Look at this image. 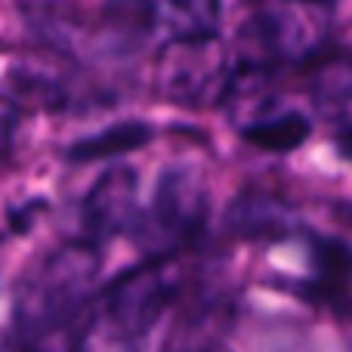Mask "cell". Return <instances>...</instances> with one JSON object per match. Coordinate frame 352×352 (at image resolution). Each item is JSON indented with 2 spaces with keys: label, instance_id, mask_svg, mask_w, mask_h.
Wrapping results in <instances>:
<instances>
[{
  "label": "cell",
  "instance_id": "6da1fadb",
  "mask_svg": "<svg viewBox=\"0 0 352 352\" xmlns=\"http://www.w3.org/2000/svg\"><path fill=\"white\" fill-rule=\"evenodd\" d=\"M99 275V248L93 241H68L22 275L12 303V322L3 340L25 352H72L78 340L80 309Z\"/></svg>",
  "mask_w": 352,
  "mask_h": 352
},
{
  "label": "cell",
  "instance_id": "7a4b0ae2",
  "mask_svg": "<svg viewBox=\"0 0 352 352\" xmlns=\"http://www.w3.org/2000/svg\"><path fill=\"white\" fill-rule=\"evenodd\" d=\"M235 62L213 31L179 34L155 56V93L188 109H210L232 96Z\"/></svg>",
  "mask_w": 352,
  "mask_h": 352
},
{
  "label": "cell",
  "instance_id": "3957f363",
  "mask_svg": "<svg viewBox=\"0 0 352 352\" xmlns=\"http://www.w3.org/2000/svg\"><path fill=\"white\" fill-rule=\"evenodd\" d=\"M207 226V186L195 167H167L155 186L152 204L133 226L148 256H173L198 241Z\"/></svg>",
  "mask_w": 352,
  "mask_h": 352
},
{
  "label": "cell",
  "instance_id": "277c9868",
  "mask_svg": "<svg viewBox=\"0 0 352 352\" xmlns=\"http://www.w3.org/2000/svg\"><path fill=\"white\" fill-rule=\"evenodd\" d=\"M176 287L179 278L170 256H148L146 263L127 269L105 287L93 318H99L127 340H140L173 303Z\"/></svg>",
  "mask_w": 352,
  "mask_h": 352
},
{
  "label": "cell",
  "instance_id": "5b68a950",
  "mask_svg": "<svg viewBox=\"0 0 352 352\" xmlns=\"http://www.w3.org/2000/svg\"><path fill=\"white\" fill-rule=\"evenodd\" d=\"M136 188H140V176L133 167H111L93 182V188L84 198V207H80V219H84V229L90 232L93 244L102 238L133 232L136 219H140Z\"/></svg>",
  "mask_w": 352,
  "mask_h": 352
},
{
  "label": "cell",
  "instance_id": "8992f818",
  "mask_svg": "<svg viewBox=\"0 0 352 352\" xmlns=\"http://www.w3.org/2000/svg\"><path fill=\"white\" fill-rule=\"evenodd\" d=\"M0 96L6 102L34 105V109H62L72 99L68 78L53 62L41 56H6L0 72Z\"/></svg>",
  "mask_w": 352,
  "mask_h": 352
},
{
  "label": "cell",
  "instance_id": "52a82bcc",
  "mask_svg": "<svg viewBox=\"0 0 352 352\" xmlns=\"http://www.w3.org/2000/svg\"><path fill=\"white\" fill-rule=\"evenodd\" d=\"M349 248L340 238H312V278L303 285V297L346 312L349 303Z\"/></svg>",
  "mask_w": 352,
  "mask_h": 352
},
{
  "label": "cell",
  "instance_id": "ba28073f",
  "mask_svg": "<svg viewBox=\"0 0 352 352\" xmlns=\"http://www.w3.org/2000/svg\"><path fill=\"white\" fill-rule=\"evenodd\" d=\"M155 16H158L155 0H105L102 47L115 53L140 50L155 31Z\"/></svg>",
  "mask_w": 352,
  "mask_h": 352
},
{
  "label": "cell",
  "instance_id": "9c48e42d",
  "mask_svg": "<svg viewBox=\"0 0 352 352\" xmlns=\"http://www.w3.org/2000/svg\"><path fill=\"white\" fill-rule=\"evenodd\" d=\"M241 136L250 146L263 152H294L312 136L309 115L297 109H278V111H254L248 121H241Z\"/></svg>",
  "mask_w": 352,
  "mask_h": 352
},
{
  "label": "cell",
  "instance_id": "30bf717a",
  "mask_svg": "<svg viewBox=\"0 0 352 352\" xmlns=\"http://www.w3.org/2000/svg\"><path fill=\"white\" fill-rule=\"evenodd\" d=\"M226 229L244 238H263V235H287L291 229V213L281 201L269 198V195L250 192L232 204L226 213Z\"/></svg>",
  "mask_w": 352,
  "mask_h": 352
},
{
  "label": "cell",
  "instance_id": "8fae6325",
  "mask_svg": "<svg viewBox=\"0 0 352 352\" xmlns=\"http://www.w3.org/2000/svg\"><path fill=\"white\" fill-rule=\"evenodd\" d=\"M155 136V130L142 121H121L111 127L99 130V133L78 140L74 146H68L65 158L74 164H87V161H102V158H115V155H127L136 148L148 146Z\"/></svg>",
  "mask_w": 352,
  "mask_h": 352
},
{
  "label": "cell",
  "instance_id": "7c38bea8",
  "mask_svg": "<svg viewBox=\"0 0 352 352\" xmlns=\"http://www.w3.org/2000/svg\"><path fill=\"white\" fill-rule=\"evenodd\" d=\"M136 340H127L118 331H111L109 324H102L99 318L90 316V322L78 331V340H74L72 352H136Z\"/></svg>",
  "mask_w": 352,
  "mask_h": 352
},
{
  "label": "cell",
  "instance_id": "4fadbf2b",
  "mask_svg": "<svg viewBox=\"0 0 352 352\" xmlns=\"http://www.w3.org/2000/svg\"><path fill=\"white\" fill-rule=\"evenodd\" d=\"M167 6L176 22H182V34H195V31H213L219 0H167Z\"/></svg>",
  "mask_w": 352,
  "mask_h": 352
},
{
  "label": "cell",
  "instance_id": "5bb4252c",
  "mask_svg": "<svg viewBox=\"0 0 352 352\" xmlns=\"http://www.w3.org/2000/svg\"><path fill=\"white\" fill-rule=\"evenodd\" d=\"M16 124H19V109L0 96V161L10 155L12 136H16Z\"/></svg>",
  "mask_w": 352,
  "mask_h": 352
},
{
  "label": "cell",
  "instance_id": "9a60e30c",
  "mask_svg": "<svg viewBox=\"0 0 352 352\" xmlns=\"http://www.w3.org/2000/svg\"><path fill=\"white\" fill-rule=\"evenodd\" d=\"M287 3H303V6H312V10H334L337 0H287Z\"/></svg>",
  "mask_w": 352,
  "mask_h": 352
},
{
  "label": "cell",
  "instance_id": "2e32d148",
  "mask_svg": "<svg viewBox=\"0 0 352 352\" xmlns=\"http://www.w3.org/2000/svg\"><path fill=\"white\" fill-rule=\"evenodd\" d=\"M182 352H232V349L217 346V343H207V346H192V349H182Z\"/></svg>",
  "mask_w": 352,
  "mask_h": 352
}]
</instances>
